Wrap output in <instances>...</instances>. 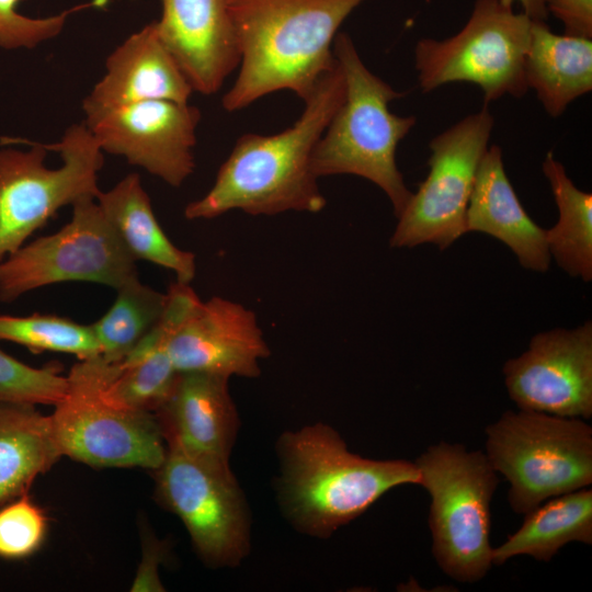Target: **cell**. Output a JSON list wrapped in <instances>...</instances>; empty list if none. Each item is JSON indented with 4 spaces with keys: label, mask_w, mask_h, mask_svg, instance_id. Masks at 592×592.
<instances>
[{
    "label": "cell",
    "mask_w": 592,
    "mask_h": 592,
    "mask_svg": "<svg viewBox=\"0 0 592 592\" xmlns=\"http://www.w3.org/2000/svg\"><path fill=\"white\" fill-rule=\"evenodd\" d=\"M532 19L501 0H475L466 24L444 39L421 38L414 66L423 93L452 82L480 88L485 105L506 94L522 98L528 88L524 60Z\"/></svg>",
    "instance_id": "ba28073f"
},
{
    "label": "cell",
    "mask_w": 592,
    "mask_h": 592,
    "mask_svg": "<svg viewBox=\"0 0 592 592\" xmlns=\"http://www.w3.org/2000/svg\"><path fill=\"white\" fill-rule=\"evenodd\" d=\"M47 528L46 516L29 494L0 509V557L19 559L32 555L42 545Z\"/></svg>",
    "instance_id": "f546056e"
},
{
    "label": "cell",
    "mask_w": 592,
    "mask_h": 592,
    "mask_svg": "<svg viewBox=\"0 0 592 592\" xmlns=\"http://www.w3.org/2000/svg\"><path fill=\"white\" fill-rule=\"evenodd\" d=\"M193 92L152 21L109 55L105 73L84 98L82 107L87 114L149 100L189 103Z\"/></svg>",
    "instance_id": "e0dca14e"
},
{
    "label": "cell",
    "mask_w": 592,
    "mask_h": 592,
    "mask_svg": "<svg viewBox=\"0 0 592 592\" xmlns=\"http://www.w3.org/2000/svg\"><path fill=\"white\" fill-rule=\"evenodd\" d=\"M143 547V559L130 591H164L158 576V566L162 561L164 554L163 547L161 543L157 542L155 538L147 537Z\"/></svg>",
    "instance_id": "1f68e13d"
},
{
    "label": "cell",
    "mask_w": 592,
    "mask_h": 592,
    "mask_svg": "<svg viewBox=\"0 0 592 592\" xmlns=\"http://www.w3.org/2000/svg\"><path fill=\"white\" fill-rule=\"evenodd\" d=\"M469 231L499 239L527 270L546 272L549 267L546 229L539 227L521 204L497 145L487 148L477 169L466 212V232Z\"/></svg>",
    "instance_id": "d6986e66"
},
{
    "label": "cell",
    "mask_w": 592,
    "mask_h": 592,
    "mask_svg": "<svg viewBox=\"0 0 592 592\" xmlns=\"http://www.w3.org/2000/svg\"><path fill=\"white\" fill-rule=\"evenodd\" d=\"M61 456L50 415L35 405L0 401V504L26 494Z\"/></svg>",
    "instance_id": "7402d4cb"
},
{
    "label": "cell",
    "mask_w": 592,
    "mask_h": 592,
    "mask_svg": "<svg viewBox=\"0 0 592 592\" xmlns=\"http://www.w3.org/2000/svg\"><path fill=\"white\" fill-rule=\"evenodd\" d=\"M123 244L136 260L172 271L177 282L190 284L196 273L194 253L178 248L153 213L140 177L130 173L95 197Z\"/></svg>",
    "instance_id": "44dd1931"
},
{
    "label": "cell",
    "mask_w": 592,
    "mask_h": 592,
    "mask_svg": "<svg viewBox=\"0 0 592 592\" xmlns=\"http://www.w3.org/2000/svg\"><path fill=\"white\" fill-rule=\"evenodd\" d=\"M524 78L548 115L560 116L592 90V41L558 35L546 21L533 20Z\"/></svg>",
    "instance_id": "ffe728a7"
},
{
    "label": "cell",
    "mask_w": 592,
    "mask_h": 592,
    "mask_svg": "<svg viewBox=\"0 0 592 592\" xmlns=\"http://www.w3.org/2000/svg\"><path fill=\"white\" fill-rule=\"evenodd\" d=\"M229 378L181 373L166 403L155 413L167 444L229 463L238 430Z\"/></svg>",
    "instance_id": "ac0fdd59"
},
{
    "label": "cell",
    "mask_w": 592,
    "mask_h": 592,
    "mask_svg": "<svg viewBox=\"0 0 592 592\" xmlns=\"http://www.w3.org/2000/svg\"><path fill=\"white\" fill-rule=\"evenodd\" d=\"M103 162L86 123L68 127L56 144L0 149V262L60 208L96 197Z\"/></svg>",
    "instance_id": "8992f818"
},
{
    "label": "cell",
    "mask_w": 592,
    "mask_h": 592,
    "mask_svg": "<svg viewBox=\"0 0 592 592\" xmlns=\"http://www.w3.org/2000/svg\"><path fill=\"white\" fill-rule=\"evenodd\" d=\"M105 361L77 362L67 376L64 398L50 415L62 456L92 467L156 470L167 442L155 413L117 407L101 395Z\"/></svg>",
    "instance_id": "9c48e42d"
},
{
    "label": "cell",
    "mask_w": 592,
    "mask_h": 592,
    "mask_svg": "<svg viewBox=\"0 0 592 592\" xmlns=\"http://www.w3.org/2000/svg\"><path fill=\"white\" fill-rule=\"evenodd\" d=\"M543 172L549 182L559 218L546 229L549 253L573 277L592 280V194L578 189L562 163L548 152Z\"/></svg>",
    "instance_id": "d4e9b609"
},
{
    "label": "cell",
    "mask_w": 592,
    "mask_h": 592,
    "mask_svg": "<svg viewBox=\"0 0 592 592\" xmlns=\"http://www.w3.org/2000/svg\"><path fill=\"white\" fill-rule=\"evenodd\" d=\"M167 350L160 320L119 362H105L102 397L117 407L156 413L170 397L179 377Z\"/></svg>",
    "instance_id": "cb8c5ba5"
},
{
    "label": "cell",
    "mask_w": 592,
    "mask_h": 592,
    "mask_svg": "<svg viewBox=\"0 0 592 592\" xmlns=\"http://www.w3.org/2000/svg\"><path fill=\"white\" fill-rule=\"evenodd\" d=\"M486 434V455L510 482L515 513L592 483V428L580 418L509 410Z\"/></svg>",
    "instance_id": "52a82bcc"
},
{
    "label": "cell",
    "mask_w": 592,
    "mask_h": 592,
    "mask_svg": "<svg viewBox=\"0 0 592 592\" xmlns=\"http://www.w3.org/2000/svg\"><path fill=\"white\" fill-rule=\"evenodd\" d=\"M519 409L558 417H592V323L535 334L527 351L503 366Z\"/></svg>",
    "instance_id": "9a60e30c"
},
{
    "label": "cell",
    "mask_w": 592,
    "mask_h": 592,
    "mask_svg": "<svg viewBox=\"0 0 592 592\" xmlns=\"http://www.w3.org/2000/svg\"><path fill=\"white\" fill-rule=\"evenodd\" d=\"M20 0H0V47L34 48L60 34L67 19L81 10L103 5L106 0H92L45 18H31L19 12Z\"/></svg>",
    "instance_id": "f1b7e54d"
},
{
    "label": "cell",
    "mask_w": 592,
    "mask_h": 592,
    "mask_svg": "<svg viewBox=\"0 0 592 592\" xmlns=\"http://www.w3.org/2000/svg\"><path fill=\"white\" fill-rule=\"evenodd\" d=\"M503 4L513 7L514 3H519L523 13H525L532 20L546 21L548 13L545 5V0H501Z\"/></svg>",
    "instance_id": "d6a6232c"
},
{
    "label": "cell",
    "mask_w": 592,
    "mask_h": 592,
    "mask_svg": "<svg viewBox=\"0 0 592 592\" xmlns=\"http://www.w3.org/2000/svg\"><path fill=\"white\" fill-rule=\"evenodd\" d=\"M493 124L483 105L430 141L429 173L397 217L390 247L433 243L444 250L466 234V212Z\"/></svg>",
    "instance_id": "7c38bea8"
},
{
    "label": "cell",
    "mask_w": 592,
    "mask_h": 592,
    "mask_svg": "<svg viewBox=\"0 0 592 592\" xmlns=\"http://www.w3.org/2000/svg\"><path fill=\"white\" fill-rule=\"evenodd\" d=\"M431 498L432 553L441 570L459 582L481 580L492 566L490 504L498 473L480 451L440 442L414 462Z\"/></svg>",
    "instance_id": "5b68a950"
},
{
    "label": "cell",
    "mask_w": 592,
    "mask_h": 592,
    "mask_svg": "<svg viewBox=\"0 0 592 592\" xmlns=\"http://www.w3.org/2000/svg\"><path fill=\"white\" fill-rule=\"evenodd\" d=\"M364 1L227 0L240 62L223 107L236 112L282 90L304 101L334 67L338 30Z\"/></svg>",
    "instance_id": "7a4b0ae2"
},
{
    "label": "cell",
    "mask_w": 592,
    "mask_h": 592,
    "mask_svg": "<svg viewBox=\"0 0 592 592\" xmlns=\"http://www.w3.org/2000/svg\"><path fill=\"white\" fill-rule=\"evenodd\" d=\"M344 96L345 80L335 62L304 100L293 126L237 139L209 191L186 205L185 218L212 219L234 209L253 216L321 212L327 202L311 171V156Z\"/></svg>",
    "instance_id": "6da1fadb"
},
{
    "label": "cell",
    "mask_w": 592,
    "mask_h": 592,
    "mask_svg": "<svg viewBox=\"0 0 592 592\" xmlns=\"http://www.w3.org/2000/svg\"><path fill=\"white\" fill-rule=\"evenodd\" d=\"M277 451L280 506L298 531L315 537L332 535L390 489L420 480L414 463L354 454L320 422L285 432Z\"/></svg>",
    "instance_id": "3957f363"
},
{
    "label": "cell",
    "mask_w": 592,
    "mask_h": 592,
    "mask_svg": "<svg viewBox=\"0 0 592 592\" xmlns=\"http://www.w3.org/2000/svg\"><path fill=\"white\" fill-rule=\"evenodd\" d=\"M58 231L23 244L0 262V300L64 282H89L117 289L138 276L130 255L95 197L72 205Z\"/></svg>",
    "instance_id": "8fae6325"
},
{
    "label": "cell",
    "mask_w": 592,
    "mask_h": 592,
    "mask_svg": "<svg viewBox=\"0 0 592 592\" xmlns=\"http://www.w3.org/2000/svg\"><path fill=\"white\" fill-rule=\"evenodd\" d=\"M525 514L521 527L492 548V565L527 555L548 562L571 542L592 544V490L582 488L553 497Z\"/></svg>",
    "instance_id": "603a6c76"
},
{
    "label": "cell",
    "mask_w": 592,
    "mask_h": 592,
    "mask_svg": "<svg viewBox=\"0 0 592 592\" xmlns=\"http://www.w3.org/2000/svg\"><path fill=\"white\" fill-rule=\"evenodd\" d=\"M86 117L103 152L121 156L174 187L193 173L198 107L149 100L87 113Z\"/></svg>",
    "instance_id": "4fadbf2b"
},
{
    "label": "cell",
    "mask_w": 592,
    "mask_h": 592,
    "mask_svg": "<svg viewBox=\"0 0 592 592\" xmlns=\"http://www.w3.org/2000/svg\"><path fill=\"white\" fill-rule=\"evenodd\" d=\"M155 473L157 499L182 521L202 560L215 568L239 565L250 550L251 523L229 463L167 444Z\"/></svg>",
    "instance_id": "30bf717a"
},
{
    "label": "cell",
    "mask_w": 592,
    "mask_h": 592,
    "mask_svg": "<svg viewBox=\"0 0 592 592\" xmlns=\"http://www.w3.org/2000/svg\"><path fill=\"white\" fill-rule=\"evenodd\" d=\"M547 13L563 25V34L592 38V0H545Z\"/></svg>",
    "instance_id": "4dcf8cb0"
},
{
    "label": "cell",
    "mask_w": 592,
    "mask_h": 592,
    "mask_svg": "<svg viewBox=\"0 0 592 592\" xmlns=\"http://www.w3.org/2000/svg\"><path fill=\"white\" fill-rule=\"evenodd\" d=\"M158 34L194 91L214 94L239 66L227 0H161Z\"/></svg>",
    "instance_id": "2e32d148"
},
{
    "label": "cell",
    "mask_w": 592,
    "mask_h": 592,
    "mask_svg": "<svg viewBox=\"0 0 592 592\" xmlns=\"http://www.w3.org/2000/svg\"><path fill=\"white\" fill-rule=\"evenodd\" d=\"M110 309L91 323L100 346V356L107 363L122 361L158 323L167 295L143 284L138 276L116 289Z\"/></svg>",
    "instance_id": "484cf974"
},
{
    "label": "cell",
    "mask_w": 592,
    "mask_h": 592,
    "mask_svg": "<svg viewBox=\"0 0 592 592\" xmlns=\"http://www.w3.org/2000/svg\"><path fill=\"white\" fill-rule=\"evenodd\" d=\"M0 340L35 351L72 354L79 361L100 356V346L91 325L57 315L0 316Z\"/></svg>",
    "instance_id": "4316f807"
},
{
    "label": "cell",
    "mask_w": 592,
    "mask_h": 592,
    "mask_svg": "<svg viewBox=\"0 0 592 592\" xmlns=\"http://www.w3.org/2000/svg\"><path fill=\"white\" fill-rule=\"evenodd\" d=\"M332 48L345 80V96L312 151L311 171L317 179L353 174L373 182L398 217L412 192L397 167L396 150L417 118L389 111V103L405 93L365 66L346 33L337 34Z\"/></svg>",
    "instance_id": "277c9868"
},
{
    "label": "cell",
    "mask_w": 592,
    "mask_h": 592,
    "mask_svg": "<svg viewBox=\"0 0 592 592\" xmlns=\"http://www.w3.org/2000/svg\"><path fill=\"white\" fill-rule=\"evenodd\" d=\"M66 390L67 376L56 366L33 367L0 349V401L55 406Z\"/></svg>",
    "instance_id": "83f0119b"
},
{
    "label": "cell",
    "mask_w": 592,
    "mask_h": 592,
    "mask_svg": "<svg viewBox=\"0 0 592 592\" xmlns=\"http://www.w3.org/2000/svg\"><path fill=\"white\" fill-rule=\"evenodd\" d=\"M161 320L168 353L180 374L255 378L260 361L271 354L255 314L219 296L200 300L183 320L166 305Z\"/></svg>",
    "instance_id": "5bb4252c"
}]
</instances>
